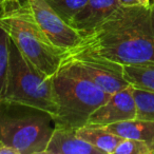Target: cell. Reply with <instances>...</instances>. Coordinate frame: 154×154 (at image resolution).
Wrapping results in <instances>:
<instances>
[{
    "label": "cell",
    "instance_id": "obj_6",
    "mask_svg": "<svg viewBox=\"0 0 154 154\" xmlns=\"http://www.w3.org/2000/svg\"><path fill=\"white\" fill-rule=\"evenodd\" d=\"M62 61L72 64L86 78L109 94L130 86L124 76V66L103 56L82 50H68Z\"/></svg>",
    "mask_w": 154,
    "mask_h": 154
},
{
    "label": "cell",
    "instance_id": "obj_18",
    "mask_svg": "<svg viewBox=\"0 0 154 154\" xmlns=\"http://www.w3.org/2000/svg\"><path fill=\"white\" fill-rule=\"evenodd\" d=\"M118 3L122 7H149L153 2L151 0H118Z\"/></svg>",
    "mask_w": 154,
    "mask_h": 154
},
{
    "label": "cell",
    "instance_id": "obj_2",
    "mask_svg": "<svg viewBox=\"0 0 154 154\" xmlns=\"http://www.w3.org/2000/svg\"><path fill=\"white\" fill-rule=\"evenodd\" d=\"M0 28L21 54L45 77H52L66 51L55 45L38 26L26 0H5Z\"/></svg>",
    "mask_w": 154,
    "mask_h": 154
},
{
    "label": "cell",
    "instance_id": "obj_16",
    "mask_svg": "<svg viewBox=\"0 0 154 154\" xmlns=\"http://www.w3.org/2000/svg\"><path fill=\"white\" fill-rule=\"evenodd\" d=\"M9 36L0 28V100L5 98L8 82V72H9Z\"/></svg>",
    "mask_w": 154,
    "mask_h": 154
},
{
    "label": "cell",
    "instance_id": "obj_5",
    "mask_svg": "<svg viewBox=\"0 0 154 154\" xmlns=\"http://www.w3.org/2000/svg\"><path fill=\"white\" fill-rule=\"evenodd\" d=\"M10 60L5 98L50 113L57 112L53 76L45 77L24 57L16 45L9 40Z\"/></svg>",
    "mask_w": 154,
    "mask_h": 154
},
{
    "label": "cell",
    "instance_id": "obj_7",
    "mask_svg": "<svg viewBox=\"0 0 154 154\" xmlns=\"http://www.w3.org/2000/svg\"><path fill=\"white\" fill-rule=\"evenodd\" d=\"M26 1L38 26L55 45L68 51L82 41V35L64 21L45 0Z\"/></svg>",
    "mask_w": 154,
    "mask_h": 154
},
{
    "label": "cell",
    "instance_id": "obj_10",
    "mask_svg": "<svg viewBox=\"0 0 154 154\" xmlns=\"http://www.w3.org/2000/svg\"><path fill=\"white\" fill-rule=\"evenodd\" d=\"M118 7V0H88L69 24L84 37L99 26Z\"/></svg>",
    "mask_w": 154,
    "mask_h": 154
},
{
    "label": "cell",
    "instance_id": "obj_15",
    "mask_svg": "<svg viewBox=\"0 0 154 154\" xmlns=\"http://www.w3.org/2000/svg\"><path fill=\"white\" fill-rule=\"evenodd\" d=\"M45 1L68 23L88 2V0H45Z\"/></svg>",
    "mask_w": 154,
    "mask_h": 154
},
{
    "label": "cell",
    "instance_id": "obj_12",
    "mask_svg": "<svg viewBox=\"0 0 154 154\" xmlns=\"http://www.w3.org/2000/svg\"><path fill=\"white\" fill-rule=\"evenodd\" d=\"M109 131L122 138H132L147 141L154 148V122L143 119H130L105 126Z\"/></svg>",
    "mask_w": 154,
    "mask_h": 154
},
{
    "label": "cell",
    "instance_id": "obj_20",
    "mask_svg": "<svg viewBox=\"0 0 154 154\" xmlns=\"http://www.w3.org/2000/svg\"><path fill=\"white\" fill-rule=\"evenodd\" d=\"M5 0H0V14H1V11H2V7H3V3H5Z\"/></svg>",
    "mask_w": 154,
    "mask_h": 154
},
{
    "label": "cell",
    "instance_id": "obj_3",
    "mask_svg": "<svg viewBox=\"0 0 154 154\" xmlns=\"http://www.w3.org/2000/svg\"><path fill=\"white\" fill-rule=\"evenodd\" d=\"M53 85L57 101L54 125L76 130L86 126L91 114L112 95L90 82L72 64L62 60L53 75Z\"/></svg>",
    "mask_w": 154,
    "mask_h": 154
},
{
    "label": "cell",
    "instance_id": "obj_19",
    "mask_svg": "<svg viewBox=\"0 0 154 154\" xmlns=\"http://www.w3.org/2000/svg\"><path fill=\"white\" fill-rule=\"evenodd\" d=\"M0 154H20L19 151L0 140Z\"/></svg>",
    "mask_w": 154,
    "mask_h": 154
},
{
    "label": "cell",
    "instance_id": "obj_11",
    "mask_svg": "<svg viewBox=\"0 0 154 154\" xmlns=\"http://www.w3.org/2000/svg\"><path fill=\"white\" fill-rule=\"evenodd\" d=\"M77 135L87 143L99 149L103 154H114L122 137L109 131L105 126L86 125L76 130Z\"/></svg>",
    "mask_w": 154,
    "mask_h": 154
},
{
    "label": "cell",
    "instance_id": "obj_8",
    "mask_svg": "<svg viewBox=\"0 0 154 154\" xmlns=\"http://www.w3.org/2000/svg\"><path fill=\"white\" fill-rule=\"evenodd\" d=\"M136 118V106L133 97V87L120 90L110 96L103 105L90 115L87 125L108 126L115 122Z\"/></svg>",
    "mask_w": 154,
    "mask_h": 154
},
{
    "label": "cell",
    "instance_id": "obj_14",
    "mask_svg": "<svg viewBox=\"0 0 154 154\" xmlns=\"http://www.w3.org/2000/svg\"><path fill=\"white\" fill-rule=\"evenodd\" d=\"M133 97L136 106V118L154 122V92L133 87Z\"/></svg>",
    "mask_w": 154,
    "mask_h": 154
},
{
    "label": "cell",
    "instance_id": "obj_1",
    "mask_svg": "<svg viewBox=\"0 0 154 154\" xmlns=\"http://www.w3.org/2000/svg\"><path fill=\"white\" fill-rule=\"evenodd\" d=\"M72 50L91 52L122 66L154 63V1L149 7L119 5Z\"/></svg>",
    "mask_w": 154,
    "mask_h": 154
},
{
    "label": "cell",
    "instance_id": "obj_13",
    "mask_svg": "<svg viewBox=\"0 0 154 154\" xmlns=\"http://www.w3.org/2000/svg\"><path fill=\"white\" fill-rule=\"evenodd\" d=\"M124 76L130 86L154 92V63L124 66Z\"/></svg>",
    "mask_w": 154,
    "mask_h": 154
},
{
    "label": "cell",
    "instance_id": "obj_9",
    "mask_svg": "<svg viewBox=\"0 0 154 154\" xmlns=\"http://www.w3.org/2000/svg\"><path fill=\"white\" fill-rule=\"evenodd\" d=\"M45 154H103L99 149L80 138L76 129L54 125Z\"/></svg>",
    "mask_w": 154,
    "mask_h": 154
},
{
    "label": "cell",
    "instance_id": "obj_4",
    "mask_svg": "<svg viewBox=\"0 0 154 154\" xmlns=\"http://www.w3.org/2000/svg\"><path fill=\"white\" fill-rule=\"evenodd\" d=\"M54 129L53 116L23 103L0 100V140L20 154H45Z\"/></svg>",
    "mask_w": 154,
    "mask_h": 154
},
{
    "label": "cell",
    "instance_id": "obj_17",
    "mask_svg": "<svg viewBox=\"0 0 154 154\" xmlns=\"http://www.w3.org/2000/svg\"><path fill=\"white\" fill-rule=\"evenodd\" d=\"M114 154H154V148L147 141L124 138L117 145Z\"/></svg>",
    "mask_w": 154,
    "mask_h": 154
}]
</instances>
